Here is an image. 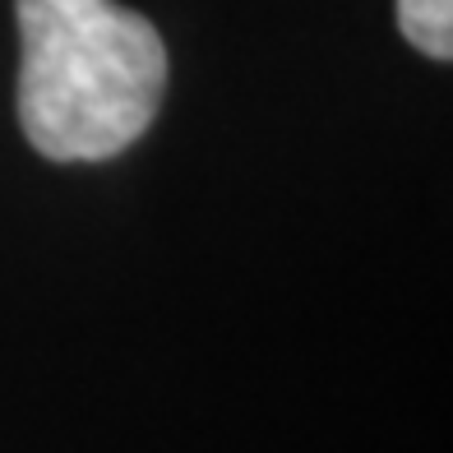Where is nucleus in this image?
<instances>
[{
  "mask_svg": "<svg viewBox=\"0 0 453 453\" xmlns=\"http://www.w3.org/2000/svg\"><path fill=\"white\" fill-rule=\"evenodd\" d=\"M19 126L51 162H107L153 126L167 47L116 0H14Z\"/></svg>",
  "mask_w": 453,
  "mask_h": 453,
  "instance_id": "nucleus-1",
  "label": "nucleus"
},
{
  "mask_svg": "<svg viewBox=\"0 0 453 453\" xmlns=\"http://www.w3.org/2000/svg\"><path fill=\"white\" fill-rule=\"evenodd\" d=\"M398 28L430 60L453 56V0H398Z\"/></svg>",
  "mask_w": 453,
  "mask_h": 453,
  "instance_id": "nucleus-2",
  "label": "nucleus"
}]
</instances>
